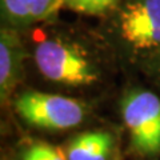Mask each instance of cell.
<instances>
[{
  "mask_svg": "<svg viewBox=\"0 0 160 160\" xmlns=\"http://www.w3.org/2000/svg\"><path fill=\"white\" fill-rule=\"evenodd\" d=\"M33 60L44 78L63 86H92L99 79L98 68L82 44L63 35L39 42Z\"/></svg>",
  "mask_w": 160,
  "mask_h": 160,
  "instance_id": "cell-1",
  "label": "cell"
},
{
  "mask_svg": "<svg viewBox=\"0 0 160 160\" xmlns=\"http://www.w3.org/2000/svg\"><path fill=\"white\" fill-rule=\"evenodd\" d=\"M15 109L29 126L47 131L73 128L86 118L84 103L39 91L23 92L15 102Z\"/></svg>",
  "mask_w": 160,
  "mask_h": 160,
  "instance_id": "cell-2",
  "label": "cell"
},
{
  "mask_svg": "<svg viewBox=\"0 0 160 160\" xmlns=\"http://www.w3.org/2000/svg\"><path fill=\"white\" fill-rule=\"evenodd\" d=\"M122 118L131 147L142 156L160 153V99L151 91L132 89L123 98Z\"/></svg>",
  "mask_w": 160,
  "mask_h": 160,
  "instance_id": "cell-3",
  "label": "cell"
},
{
  "mask_svg": "<svg viewBox=\"0 0 160 160\" xmlns=\"http://www.w3.org/2000/svg\"><path fill=\"white\" fill-rule=\"evenodd\" d=\"M115 28L124 46L136 52L160 51V0H126L116 8Z\"/></svg>",
  "mask_w": 160,
  "mask_h": 160,
  "instance_id": "cell-4",
  "label": "cell"
},
{
  "mask_svg": "<svg viewBox=\"0 0 160 160\" xmlns=\"http://www.w3.org/2000/svg\"><path fill=\"white\" fill-rule=\"evenodd\" d=\"M26 48L18 29L2 26L0 29V98L8 102L23 76Z\"/></svg>",
  "mask_w": 160,
  "mask_h": 160,
  "instance_id": "cell-5",
  "label": "cell"
},
{
  "mask_svg": "<svg viewBox=\"0 0 160 160\" xmlns=\"http://www.w3.org/2000/svg\"><path fill=\"white\" fill-rule=\"evenodd\" d=\"M60 8V0H0L3 26L18 31L49 22Z\"/></svg>",
  "mask_w": 160,
  "mask_h": 160,
  "instance_id": "cell-6",
  "label": "cell"
},
{
  "mask_svg": "<svg viewBox=\"0 0 160 160\" xmlns=\"http://www.w3.org/2000/svg\"><path fill=\"white\" fill-rule=\"evenodd\" d=\"M115 138L107 131L83 132L75 136L67 147V160H109Z\"/></svg>",
  "mask_w": 160,
  "mask_h": 160,
  "instance_id": "cell-7",
  "label": "cell"
},
{
  "mask_svg": "<svg viewBox=\"0 0 160 160\" xmlns=\"http://www.w3.org/2000/svg\"><path fill=\"white\" fill-rule=\"evenodd\" d=\"M123 0H60L62 8L88 16H104L115 11Z\"/></svg>",
  "mask_w": 160,
  "mask_h": 160,
  "instance_id": "cell-8",
  "label": "cell"
},
{
  "mask_svg": "<svg viewBox=\"0 0 160 160\" xmlns=\"http://www.w3.org/2000/svg\"><path fill=\"white\" fill-rule=\"evenodd\" d=\"M22 160H67V158L51 144L36 142L26 148Z\"/></svg>",
  "mask_w": 160,
  "mask_h": 160,
  "instance_id": "cell-9",
  "label": "cell"
},
{
  "mask_svg": "<svg viewBox=\"0 0 160 160\" xmlns=\"http://www.w3.org/2000/svg\"><path fill=\"white\" fill-rule=\"evenodd\" d=\"M155 63H156L158 71H160V51H158L156 53H155Z\"/></svg>",
  "mask_w": 160,
  "mask_h": 160,
  "instance_id": "cell-10",
  "label": "cell"
}]
</instances>
